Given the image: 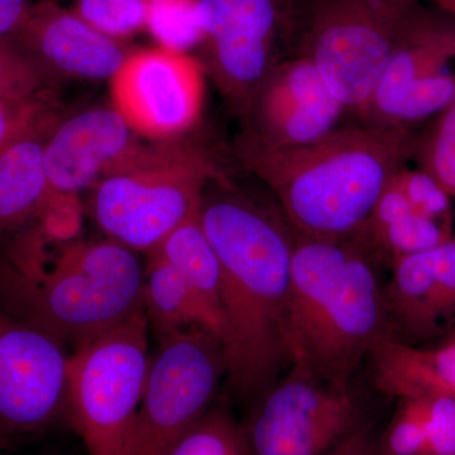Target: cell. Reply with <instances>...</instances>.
Masks as SVG:
<instances>
[{"mask_svg": "<svg viewBox=\"0 0 455 455\" xmlns=\"http://www.w3.org/2000/svg\"><path fill=\"white\" fill-rule=\"evenodd\" d=\"M199 220L220 259L228 379L259 398L289 363L283 317L295 232L276 203L239 190L220 173L204 191Z\"/></svg>", "mask_w": 455, "mask_h": 455, "instance_id": "cell-1", "label": "cell"}, {"mask_svg": "<svg viewBox=\"0 0 455 455\" xmlns=\"http://www.w3.org/2000/svg\"><path fill=\"white\" fill-rule=\"evenodd\" d=\"M418 133L358 122L313 145L271 149L242 137V163L267 187L299 235H357L398 171L414 157Z\"/></svg>", "mask_w": 455, "mask_h": 455, "instance_id": "cell-2", "label": "cell"}, {"mask_svg": "<svg viewBox=\"0 0 455 455\" xmlns=\"http://www.w3.org/2000/svg\"><path fill=\"white\" fill-rule=\"evenodd\" d=\"M376 262L357 235L295 233L283 317L291 366L349 388L364 355L383 337L394 335Z\"/></svg>", "mask_w": 455, "mask_h": 455, "instance_id": "cell-3", "label": "cell"}, {"mask_svg": "<svg viewBox=\"0 0 455 455\" xmlns=\"http://www.w3.org/2000/svg\"><path fill=\"white\" fill-rule=\"evenodd\" d=\"M31 233L0 260V305L18 319L74 350L143 310L136 251L66 239L49 256L38 228Z\"/></svg>", "mask_w": 455, "mask_h": 455, "instance_id": "cell-4", "label": "cell"}, {"mask_svg": "<svg viewBox=\"0 0 455 455\" xmlns=\"http://www.w3.org/2000/svg\"><path fill=\"white\" fill-rule=\"evenodd\" d=\"M221 171L205 149L184 143L139 146L94 187V220L108 238L151 253L199 211Z\"/></svg>", "mask_w": 455, "mask_h": 455, "instance_id": "cell-5", "label": "cell"}, {"mask_svg": "<svg viewBox=\"0 0 455 455\" xmlns=\"http://www.w3.org/2000/svg\"><path fill=\"white\" fill-rule=\"evenodd\" d=\"M411 0H290L286 56L315 66L347 112L363 121Z\"/></svg>", "mask_w": 455, "mask_h": 455, "instance_id": "cell-6", "label": "cell"}, {"mask_svg": "<svg viewBox=\"0 0 455 455\" xmlns=\"http://www.w3.org/2000/svg\"><path fill=\"white\" fill-rule=\"evenodd\" d=\"M145 309L70 352L65 418L89 455H125L149 361Z\"/></svg>", "mask_w": 455, "mask_h": 455, "instance_id": "cell-7", "label": "cell"}, {"mask_svg": "<svg viewBox=\"0 0 455 455\" xmlns=\"http://www.w3.org/2000/svg\"><path fill=\"white\" fill-rule=\"evenodd\" d=\"M228 364L223 340L194 325L158 334L125 455H167L214 405Z\"/></svg>", "mask_w": 455, "mask_h": 455, "instance_id": "cell-8", "label": "cell"}, {"mask_svg": "<svg viewBox=\"0 0 455 455\" xmlns=\"http://www.w3.org/2000/svg\"><path fill=\"white\" fill-rule=\"evenodd\" d=\"M455 101V20L411 0L362 123L414 130Z\"/></svg>", "mask_w": 455, "mask_h": 455, "instance_id": "cell-9", "label": "cell"}, {"mask_svg": "<svg viewBox=\"0 0 455 455\" xmlns=\"http://www.w3.org/2000/svg\"><path fill=\"white\" fill-rule=\"evenodd\" d=\"M289 9L290 0H196L204 71L241 116L286 56Z\"/></svg>", "mask_w": 455, "mask_h": 455, "instance_id": "cell-10", "label": "cell"}, {"mask_svg": "<svg viewBox=\"0 0 455 455\" xmlns=\"http://www.w3.org/2000/svg\"><path fill=\"white\" fill-rule=\"evenodd\" d=\"M361 424L349 388L291 366L241 427L250 455H324Z\"/></svg>", "mask_w": 455, "mask_h": 455, "instance_id": "cell-11", "label": "cell"}, {"mask_svg": "<svg viewBox=\"0 0 455 455\" xmlns=\"http://www.w3.org/2000/svg\"><path fill=\"white\" fill-rule=\"evenodd\" d=\"M70 350L0 305V443L37 435L65 418Z\"/></svg>", "mask_w": 455, "mask_h": 455, "instance_id": "cell-12", "label": "cell"}, {"mask_svg": "<svg viewBox=\"0 0 455 455\" xmlns=\"http://www.w3.org/2000/svg\"><path fill=\"white\" fill-rule=\"evenodd\" d=\"M202 62L161 49L128 53L110 80L113 108L134 133L171 140L190 131L202 114Z\"/></svg>", "mask_w": 455, "mask_h": 455, "instance_id": "cell-13", "label": "cell"}, {"mask_svg": "<svg viewBox=\"0 0 455 455\" xmlns=\"http://www.w3.org/2000/svg\"><path fill=\"white\" fill-rule=\"evenodd\" d=\"M347 113L309 60L284 56L244 116L243 139L266 148H300L333 133Z\"/></svg>", "mask_w": 455, "mask_h": 455, "instance_id": "cell-14", "label": "cell"}, {"mask_svg": "<svg viewBox=\"0 0 455 455\" xmlns=\"http://www.w3.org/2000/svg\"><path fill=\"white\" fill-rule=\"evenodd\" d=\"M134 134L113 107L56 119L44 143L51 205L95 187L139 147Z\"/></svg>", "mask_w": 455, "mask_h": 455, "instance_id": "cell-15", "label": "cell"}, {"mask_svg": "<svg viewBox=\"0 0 455 455\" xmlns=\"http://www.w3.org/2000/svg\"><path fill=\"white\" fill-rule=\"evenodd\" d=\"M8 37L51 79L112 80L128 55L118 41L79 14L49 2L32 5L22 25Z\"/></svg>", "mask_w": 455, "mask_h": 455, "instance_id": "cell-16", "label": "cell"}, {"mask_svg": "<svg viewBox=\"0 0 455 455\" xmlns=\"http://www.w3.org/2000/svg\"><path fill=\"white\" fill-rule=\"evenodd\" d=\"M55 122L47 107L0 146V242L50 209L44 143Z\"/></svg>", "mask_w": 455, "mask_h": 455, "instance_id": "cell-17", "label": "cell"}, {"mask_svg": "<svg viewBox=\"0 0 455 455\" xmlns=\"http://www.w3.org/2000/svg\"><path fill=\"white\" fill-rule=\"evenodd\" d=\"M373 385L387 396L455 400V344L418 347L386 335L370 353Z\"/></svg>", "mask_w": 455, "mask_h": 455, "instance_id": "cell-18", "label": "cell"}, {"mask_svg": "<svg viewBox=\"0 0 455 455\" xmlns=\"http://www.w3.org/2000/svg\"><path fill=\"white\" fill-rule=\"evenodd\" d=\"M453 226L454 223L431 220L416 212L392 179L355 235L367 245L374 259L391 266L403 257L438 247L454 235Z\"/></svg>", "mask_w": 455, "mask_h": 455, "instance_id": "cell-19", "label": "cell"}, {"mask_svg": "<svg viewBox=\"0 0 455 455\" xmlns=\"http://www.w3.org/2000/svg\"><path fill=\"white\" fill-rule=\"evenodd\" d=\"M152 252L164 257L181 275L205 314L212 333L223 340L220 259L204 232L199 211L173 229Z\"/></svg>", "mask_w": 455, "mask_h": 455, "instance_id": "cell-20", "label": "cell"}, {"mask_svg": "<svg viewBox=\"0 0 455 455\" xmlns=\"http://www.w3.org/2000/svg\"><path fill=\"white\" fill-rule=\"evenodd\" d=\"M143 309L149 328H154L157 335L194 325L212 331L205 314L184 278L156 252L148 254L145 267Z\"/></svg>", "mask_w": 455, "mask_h": 455, "instance_id": "cell-21", "label": "cell"}, {"mask_svg": "<svg viewBox=\"0 0 455 455\" xmlns=\"http://www.w3.org/2000/svg\"><path fill=\"white\" fill-rule=\"evenodd\" d=\"M146 28L171 52L187 53L204 40L196 0H147Z\"/></svg>", "mask_w": 455, "mask_h": 455, "instance_id": "cell-22", "label": "cell"}, {"mask_svg": "<svg viewBox=\"0 0 455 455\" xmlns=\"http://www.w3.org/2000/svg\"><path fill=\"white\" fill-rule=\"evenodd\" d=\"M167 455H250V451L241 424L226 406L214 403Z\"/></svg>", "mask_w": 455, "mask_h": 455, "instance_id": "cell-23", "label": "cell"}, {"mask_svg": "<svg viewBox=\"0 0 455 455\" xmlns=\"http://www.w3.org/2000/svg\"><path fill=\"white\" fill-rule=\"evenodd\" d=\"M412 160L455 199V101L418 134Z\"/></svg>", "mask_w": 455, "mask_h": 455, "instance_id": "cell-24", "label": "cell"}, {"mask_svg": "<svg viewBox=\"0 0 455 455\" xmlns=\"http://www.w3.org/2000/svg\"><path fill=\"white\" fill-rule=\"evenodd\" d=\"M51 77L9 37H0V98L49 103Z\"/></svg>", "mask_w": 455, "mask_h": 455, "instance_id": "cell-25", "label": "cell"}, {"mask_svg": "<svg viewBox=\"0 0 455 455\" xmlns=\"http://www.w3.org/2000/svg\"><path fill=\"white\" fill-rule=\"evenodd\" d=\"M379 455L427 454V429L420 398H401L385 433L377 442Z\"/></svg>", "mask_w": 455, "mask_h": 455, "instance_id": "cell-26", "label": "cell"}, {"mask_svg": "<svg viewBox=\"0 0 455 455\" xmlns=\"http://www.w3.org/2000/svg\"><path fill=\"white\" fill-rule=\"evenodd\" d=\"M77 14L114 40L145 28L147 0H80Z\"/></svg>", "mask_w": 455, "mask_h": 455, "instance_id": "cell-27", "label": "cell"}, {"mask_svg": "<svg viewBox=\"0 0 455 455\" xmlns=\"http://www.w3.org/2000/svg\"><path fill=\"white\" fill-rule=\"evenodd\" d=\"M410 206L431 220L454 223L453 197L424 171L403 167L394 178Z\"/></svg>", "mask_w": 455, "mask_h": 455, "instance_id": "cell-28", "label": "cell"}, {"mask_svg": "<svg viewBox=\"0 0 455 455\" xmlns=\"http://www.w3.org/2000/svg\"><path fill=\"white\" fill-rule=\"evenodd\" d=\"M423 403L427 454L455 455V400L447 396L420 397Z\"/></svg>", "mask_w": 455, "mask_h": 455, "instance_id": "cell-29", "label": "cell"}, {"mask_svg": "<svg viewBox=\"0 0 455 455\" xmlns=\"http://www.w3.org/2000/svg\"><path fill=\"white\" fill-rule=\"evenodd\" d=\"M433 259L438 281L440 326L445 338L455 329V235L433 248Z\"/></svg>", "mask_w": 455, "mask_h": 455, "instance_id": "cell-30", "label": "cell"}, {"mask_svg": "<svg viewBox=\"0 0 455 455\" xmlns=\"http://www.w3.org/2000/svg\"><path fill=\"white\" fill-rule=\"evenodd\" d=\"M47 107L49 103L22 104L0 98V146Z\"/></svg>", "mask_w": 455, "mask_h": 455, "instance_id": "cell-31", "label": "cell"}, {"mask_svg": "<svg viewBox=\"0 0 455 455\" xmlns=\"http://www.w3.org/2000/svg\"><path fill=\"white\" fill-rule=\"evenodd\" d=\"M324 455H379L372 429L362 423Z\"/></svg>", "mask_w": 455, "mask_h": 455, "instance_id": "cell-32", "label": "cell"}, {"mask_svg": "<svg viewBox=\"0 0 455 455\" xmlns=\"http://www.w3.org/2000/svg\"><path fill=\"white\" fill-rule=\"evenodd\" d=\"M31 7L27 0H0V37L13 35Z\"/></svg>", "mask_w": 455, "mask_h": 455, "instance_id": "cell-33", "label": "cell"}, {"mask_svg": "<svg viewBox=\"0 0 455 455\" xmlns=\"http://www.w3.org/2000/svg\"><path fill=\"white\" fill-rule=\"evenodd\" d=\"M419 2H423L425 4L439 9L443 13L448 14L455 20V0H419Z\"/></svg>", "mask_w": 455, "mask_h": 455, "instance_id": "cell-34", "label": "cell"}, {"mask_svg": "<svg viewBox=\"0 0 455 455\" xmlns=\"http://www.w3.org/2000/svg\"><path fill=\"white\" fill-rule=\"evenodd\" d=\"M438 344H455V329L453 331H451V334L448 335V337H445L444 339L439 341Z\"/></svg>", "mask_w": 455, "mask_h": 455, "instance_id": "cell-35", "label": "cell"}, {"mask_svg": "<svg viewBox=\"0 0 455 455\" xmlns=\"http://www.w3.org/2000/svg\"><path fill=\"white\" fill-rule=\"evenodd\" d=\"M0 448H4V447H3V444H2V443H0Z\"/></svg>", "mask_w": 455, "mask_h": 455, "instance_id": "cell-36", "label": "cell"}]
</instances>
